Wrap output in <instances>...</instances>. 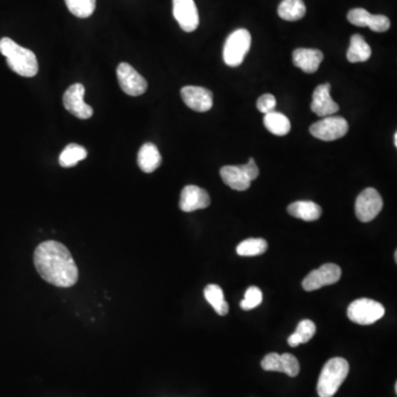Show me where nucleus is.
<instances>
[{
  "instance_id": "31",
  "label": "nucleus",
  "mask_w": 397,
  "mask_h": 397,
  "mask_svg": "<svg viewBox=\"0 0 397 397\" xmlns=\"http://www.w3.org/2000/svg\"><path fill=\"white\" fill-rule=\"evenodd\" d=\"M276 104L277 102L274 95L264 94V95H262V97L257 99V109L263 114L271 113V112L275 111Z\"/></svg>"
},
{
  "instance_id": "16",
  "label": "nucleus",
  "mask_w": 397,
  "mask_h": 397,
  "mask_svg": "<svg viewBox=\"0 0 397 397\" xmlns=\"http://www.w3.org/2000/svg\"><path fill=\"white\" fill-rule=\"evenodd\" d=\"M293 61L305 73H315L323 61V53L317 49H296L293 53Z\"/></svg>"
},
{
  "instance_id": "11",
  "label": "nucleus",
  "mask_w": 397,
  "mask_h": 397,
  "mask_svg": "<svg viewBox=\"0 0 397 397\" xmlns=\"http://www.w3.org/2000/svg\"><path fill=\"white\" fill-rule=\"evenodd\" d=\"M173 17L185 33H193L200 23L195 0H173Z\"/></svg>"
},
{
  "instance_id": "3",
  "label": "nucleus",
  "mask_w": 397,
  "mask_h": 397,
  "mask_svg": "<svg viewBox=\"0 0 397 397\" xmlns=\"http://www.w3.org/2000/svg\"><path fill=\"white\" fill-rule=\"evenodd\" d=\"M350 365L343 358L330 359L321 371L317 384L319 397H332L348 376Z\"/></svg>"
},
{
  "instance_id": "14",
  "label": "nucleus",
  "mask_w": 397,
  "mask_h": 397,
  "mask_svg": "<svg viewBox=\"0 0 397 397\" xmlns=\"http://www.w3.org/2000/svg\"><path fill=\"white\" fill-rule=\"evenodd\" d=\"M210 203V195L207 191L202 187L190 185L183 187L179 207L183 212H193V211L207 209Z\"/></svg>"
},
{
  "instance_id": "29",
  "label": "nucleus",
  "mask_w": 397,
  "mask_h": 397,
  "mask_svg": "<svg viewBox=\"0 0 397 397\" xmlns=\"http://www.w3.org/2000/svg\"><path fill=\"white\" fill-rule=\"evenodd\" d=\"M300 338L301 343H307L316 335V325L308 319L300 321L297 326L296 332Z\"/></svg>"
},
{
  "instance_id": "28",
  "label": "nucleus",
  "mask_w": 397,
  "mask_h": 397,
  "mask_svg": "<svg viewBox=\"0 0 397 397\" xmlns=\"http://www.w3.org/2000/svg\"><path fill=\"white\" fill-rule=\"evenodd\" d=\"M281 372L288 375L290 378H295L299 374L300 364H299L295 355L290 354V353H284V354L281 355Z\"/></svg>"
},
{
  "instance_id": "32",
  "label": "nucleus",
  "mask_w": 397,
  "mask_h": 397,
  "mask_svg": "<svg viewBox=\"0 0 397 397\" xmlns=\"http://www.w3.org/2000/svg\"><path fill=\"white\" fill-rule=\"evenodd\" d=\"M241 169H242L243 173H244L245 177L249 179L251 183L255 180L259 175V167H257L256 163H255L254 159L249 158V163L244 165H239Z\"/></svg>"
},
{
  "instance_id": "12",
  "label": "nucleus",
  "mask_w": 397,
  "mask_h": 397,
  "mask_svg": "<svg viewBox=\"0 0 397 397\" xmlns=\"http://www.w3.org/2000/svg\"><path fill=\"white\" fill-rule=\"evenodd\" d=\"M348 20L357 27H369L374 33H385L391 27V21L386 16L371 15L368 10L354 8L348 13Z\"/></svg>"
},
{
  "instance_id": "13",
  "label": "nucleus",
  "mask_w": 397,
  "mask_h": 397,
  "mask_svg": "<svg viewBox=\"0 0 397 397\" xmlns=\"http://www.w3.org/2000/svg\"><path fill=\"white\" fill-rule=\"evenodd\" d=\"M181 97L189 109L199 113L210 111L213 107L212 92L205 87L187 85L181 89Z\"/></svg>"
},
{
  "instance_id": "6",
  "label": "nucleus",
  "mask_w": 397,
  "mask_h": 397,
  "mask_svg": "<svg viewBox=\"0 0 397 397\" xmlns=\"http://www.w3.org/2000/svg\"><path fill=\"white\" fill-rule=\"evenodd\" d=\"M383 199L374 187H368L359 195L355 201V215L363 223L371 222L380 214Z\"/></svg>"
},
{
  "instance_id": "18",
  "label": "nucleus",
  "mask_w": 397,
  "mask_h": 397,
  "mask_svg": "<svg viewBox=\"0 0 397 397\" xmlns=\"http://www.w3.org/2000/svg\"><path fill=\"white\" fill-rule=\"evenodd\" d=\"M287 211L291 217L307 221V222L318 220L322 214V209L320 205L312 201H296L289 205Z\"/></svg>"
},
{
  "instance_id": "1",
  "label": "nucleus",
  "mask_w": 397,
  "mask_h": 397,
  "mask_svg": "<svg viewBox=\"0 0 397 397\" xmlns=\"http://www.w3.org/2000/svg\"><path fill=\"white\" fill-rule=\"evenodd\" d=\"M38 274L49 284L71 287L77 284L79 269L69 249L55 241L41 243L33 257Z\"/></svg>"
},
{
  "instance_id": "9",
  "label": "nucleus",
  "mask_w": 397,
  "mask_h": 397,
  "mask_svg": "<svg viewBox=\"0 0 397 397\" xmlns=\"http://www.w3.org/2000/svg\"><path fill=\"white\" fill-rule=\"evenodd\" d=\"M116 75L121 89L129 97H139L147 91V81L126 62L117 67Z\"/></svg>"
},
{
  "instance_id": "4",
  "label": "nucleus",
  "mask_w": 397,
  "mask_h": 397,
  "mask_svg": "<svg viewBox=\"0 0 397 397\" xmlns=\"http://www.w3.org/2000/svg\"><path fill=\"white\" fill-rule=\"evenodd\" d=\"M252 45V37L246 29H237L225 41L223 60L225 65L236 67L242 65Z\"/></svg>"
},
{
  "instance_id": "27",
  "label": "nucleus",
  "mask_w": 397,
  "mask_h": 397,
  "mask_svg": "<svg viewBox=\"0 0 397 397\" xmlns=\"http://www.w3.org/2000/svg\"><path fill=\"white\" fill-rule=\"evenodd\" d=\"M262 290L257 287L252 286L247 289L244 299L241 301L239 306L244 310H252V309L256 308L257 306L262 304Z\"/></svg>"
},
{
  "instance_id": "26",
  "label": "nucleus",
  "mask_w": 397,
  "mask_h": 397,
  "mask_svg": "<svg viewBox=\"0 0 397 397\" xmlns=\"http://www.w3.org/2000/svg\"><path fill=\"white\" fill-rule=\"evenodd\" d=\"M67 9L77 18H89L97 8V0H65Z\"/></svg>"
},
{
  "instance_id": "22",
  "label": "nucleus",
  "mask_w": 397,
  "mask_h": 397,
  "mask_svg": "<svg viewBox=\"0 0 397 397\" xmlns=\"http://www.w3.org/2000/svg\"><path fill=\"white\" fill-rule=\"evenodd\" d=\"M264 125L269 133L276 136H285L290 131V121L284 114L271 112L265 114Z\"/></svg>"
},
{
  "instance_id": "20",
  "label": "nucleus",
  "mask_w": 397,
  "mask_h": 397,
  "mask_svg": "<svg viewBox=\"0 0 397 397\" xmlns=\"http://www.w3.org/2000/svg\"><path fill=\"white\" fill-rule=\"evenodd\" d=\"M372 55L370 45L360 35H353L351 37L350 47L347 52V59L351 63L368 61Z\"/></svg>"
},
{
  "instance_id": "24",
  "label": "nucleus",
  "mask_w": 397,
  "mask_h": 397,
  "mask_svg": "<svg viewBox=\"0 0 397 397\" xmlns=\"http://www.w3.org/2000/svg\"><path fill=\"white\" fill-rule=\"evenodd\" d=\"M87 157V151L85 147L77 145V143H70L63 149L59 157V163L61 167L70 168L75 167L80 161H85Z\"/></svg>"
},
{
  "instance_id": "7",
  "label": "nucleus",
  "mask_w": 397,
  "mask_h": 397,
  "mask_svg": "<svg viewBox=\"0 0 397 397\" xmlns=\"http://www.w3.org/2000/svg\"><path fill=\"white\" fill-rule=\"evenodd\" d=\"M349 131V124L343 117L327 116L311 125L310 134L323 141L342 138Z\"/></svg>"
},
{
  "instance_id": "17",
  "label": "nucleus",
  "mask_w": 397,
  "mask_h": 397,
  "mask_svg": "<svg viewBox=\"0 0 397 397\" xmlns=\"http://www.w3.org/2000/svg\"><path fill=\"white\" fill-rule=\"evenodd\" d=\"M161 161L163 159L161 153L155 143H146L145 145L141 146L137 156V163L143 173H151L157 170L161 165Z\"/></svg>"
},
{
  "instance_id": "2",
  "label": "nucleus",
  "mask_w": 397,
  "mask_h": 397,
  "mask_svg": "<svg viewBox=\"0 0 397 397\" xmlns=\"http://www.w3.org/2000/svg\"><path fill=\"white\" fill-rule=\"evenodd\" d=\"M0 53L7 58V65L15 73L23 77H33L39 71L37 57L10 38L0 40Z\"/></svg>"
},
{
  "instance_id": "5",
  "label": "nucleus",
  "mask_w": 397,
  "mask_h": 397,
  "mask_svg": "<svg viewBox=\"0 0 397 397\" xmlns=\"http://www.w3.org/2000/svg\"><path fill=\"white\" fill-rule=\"evenodd\" d=\"M384 315V306L372 299H357L348 307L349 319L361 326L372 325L383 318Z\"/></svg>"
},
{
  "instance_id": "21",
  "label": "nucleus",
  "mask_w": 397,
  "mask_h": 397,
  "mask_svg": "<svg viewBox=\"0 0 397 397\" xmlns=\"http://www.w3.org/2000/svg\"><path fill=\"white\" fill-rule=\"evenodd\" d=\"M306 5L303 0H283L278 6L277 13L281 19L297 21L306 15Z\"/></svg>"
},
{
  "instance_id": "8",
  "label": "nucleus",
  "mask_w": 397,
  "mask_h": 397,
  "mask_svg": "<svg viewBox=\"0 0 397 397\" xmlns=\"http://www.w3.org/2000/svg\"><path fill=\"white\" fill-rule=\"evenodd\" d=\"M342 271L338 265L328 263L320 268L309 273L308 276L303 281V287L306 291L317 290L325 286L336 284L340 281Z\"/></svg>"
},
{
  "instance_id": "10",
  "label": "nucleus",
  "mask_w": 397,
  "mask_h": 397,
  "mask_svg": "<svg viewBox=\"0 0 397 397\" xmlns=\"http://www.w3.org/2000/svg\"><path fill=\"white\" fill-rule=\"evenodd\" d=\"M85 87L77 83L71 85L63 95V105L67 112L81 119L93 116V109L85 102Z\"/></svg>"
},
{
  "instance_id": "34",
  "label": "nucleus",
  "mask_w": 397,
  "mask_h": 397,
  "mask_svg": "<svg viewBox=\"0 0 397 397\" xmlns=\"http://www.w3.org/2000/svg\"><path fill=\"white\" fill-rule=\"evenodd\" d=\"M394 145L397 146V133L394 134Z\"/></svg>"
},
{
  "instance_id": "19",
  "label": "nucleus",
  "mask_w": 397,
  "mask_h": 397,
  "mask_svg": "<svg viewBox=\"0 0 397 397\" xmlns=\"http://www.w3.org/2000/svg\"><path fill=\"white\" fill-rule=\"evenodd\" d=\"M222 180L231 189L236 191H245L251 187V181L245 177L239 165H224L220 170Z\"/></svg>"
},
{
  "instance_id": "15",
  "label": "nucleus",
  "mask_w": 397,
  "mask_h": 397,
  "mask_svg": "<svg viewBox=\"0 0 397 397\" xmlns=\"http://www.w3.org/2000/svg\"><path fill=\"white\" fill-rule=\"evenodd\" d=\"M331 85L329 83L321 85L312 93L311 111L318 116H332L339 111V105L331 99Z\"/></svg>"
},
{
  "instance_id": "30",
  "label": "nucleus",
  "mask_w": 397,
  "mask_h": 397,
  "mask_svg": "<svg viewBox=\"0 0 397 397\" xmlns=\"http://www.w3.org/2000/svg\"><path fill=\"white\" fill-rule=\"evenodd\" d=\"M262 368L271 372H281V355L278 353H269L263 359Z\"/></svg>"
},
{
  "instance_id": "33",
  "label": "nucleus",
  "mask_w": 397,
  "mask_h": 397,
  "mask_svg": "<svg viewBox=\"0 0 397 397\" xmlns=\"http://www.w3.org/2000/svg\"><path fill=\"white\" fill-rule=\"evenodd\" d=\"M288 344L291 347V348H296V347H298L299 344H301L300 338H299L297 333H293V335L289 337Z\"/></svg>"
},
{
  "instance_id": "23",
  "label": "nucleus",
  "mask_w": 397,
  "mask_h": 397,
  "mask_svg": "<svg viewBox=\"0 0 397 397\" xmlns=\"http://www.w3.org/2000/svg\"><path fill=\"white\" fill-rule=\"evenodd\" d=\"M205 297L207 303L213 307L215 312L220 316H225L229 313V304L224 299L222 288L217 285H207L205 289Z\"/></svg>"
},
{
  "instance_id": "25",
  "label": "nucleus",
  "mask_w": 397,
  "mask_h": 397,
  "mask_svg": "<svg viewBox=\"0 0 397 397\" xmlns=\"http://www.w3.org/2000/svg\"><path fill=\"white\" fill-rule=\"evenodd\" d=\"M268 244L264 239H247L239 243L236 253L239 256H257L266 252Z\"/></svg>"
}]
</instances>
